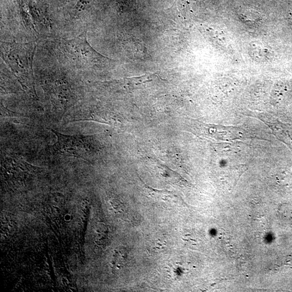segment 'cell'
I'll list each match as a JSON object with an SVG mask.
<instances>
[{
    "label": "cell",
    "instance_id": "obj_4",
    "mask_svg": "<svg viewBox=\"0 0 292 292\" xmlns=\"http://www.w3.org/2000/svg\"><path fill=\"white\" fill-rule=\"evenodd\" d=\"M65 219L66 221H70L71 219V216L69 214L66 215L65 216Z\"/></svg>",
    "mask_w": 292,
    "mask_h": 292
},
{
    "label": "cell",
    "instance_id": "obj_3",
    "mask_svg": "<svg viewBox=\"0 0 292 292\" xmlns=\"http://www.w3.org/2000/svg\"><path fill=\"white\" fill-rule=\"evenodd\" d=\"M81 204H82V207L83 208H87L88 207L89 202L86 200H84Z\"/></svg>",
    "mask_w": 292,
    "mask_h": 292
},
{
    "label": "cell",
    "instance_id": "obj_1",
    "mask_svg": "<svg viewBox=\"0 0 292 292\" xmlns=\"http://www.w3.org/2000/svg\"><path fill=\"white\" fill-rule=\"evenodd\" d=\"M52 130L57 138V142L53 147L56 152L84 160L91 153L92 147L90 136L65 135Z\"/></svg>",
    "mask_w": 292,
    "mask_h": 292
},
{
    "label": "cell",
    "instance_id": "obj_2",
    "mask_svg": "<svg viewBox=\"0 0 292 292\" xmlns=\"http://www.w3.org/2000/svg\"><path fill=\"white\" fill-rule=\"evenodd\" d=\"M97 239L98 242H103L106 239L107 235V228L104 223H98L96 227Z\"/></svg>",
    "mask_w": 292,
    "mask_h": 292
}]
</instances>
